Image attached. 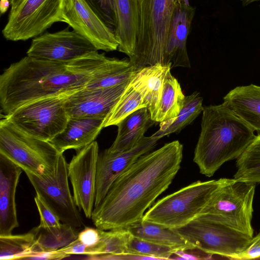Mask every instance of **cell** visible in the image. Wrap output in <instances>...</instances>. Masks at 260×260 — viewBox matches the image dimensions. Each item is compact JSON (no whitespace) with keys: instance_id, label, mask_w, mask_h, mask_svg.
<instances>
[{"instance_id":"4","label":"cell","mask_w":260,"mask_h":260,"mask_svg":"<svg viewBox=\"0 0 260 260\" xmlns=\"http://www.w3.org/2000/svg\"><path fill=\"white\" fill-rule=\"evenodd\" d=\"M175 0H137L139 26L134 54L129 58L137 71L164 63L166 44Z\"/></svg>"},{"instance_id":"12","label":"cell","mask_w":260,"mask_h":260,"mask_svg":"<svg viewBox=\"0 0 260 260\" xmlns=\"http://www.w3.org/2000/svg\"><path fill=\"white\" fill-rule=\"evenodd\" d=\"M98 51L86 38L66 28L33 38L26 54L44 60L68 63Z\"/></svg>"},{"instance_id":"20","label":"cell","mask_w":260,"mask_h":260,"mask_svg":"<svg viewBox=\"0 0 260 260\" xmlns=\"http://www.w3.org/2000/svg\"><path fill=\"white\" fill-rule=\"evenodd\" d=\"M118 50L131 58L135 50L138 31L137 0H113Z\"/></svg>"},{"instance_id":"15","label":"cell","mask_w":260,"mask_h":260,"mask_svg":"<svg viewBox=\"0 0 260 260\" xmlns=\"http://www.w3.org/2000/svg\"><path fill=\"white\" fill-rule=\"evenodd\" d=\"M159 140L144 136L129 149L112 152L107 149L99 154L94 208L103 200L113 182L141 156L151 151Z\"/></svg>"},{"instance_id":"33","label":"cell","mask_w":260,"mask_h":260,"mask_svg":"<svg viewBox=\"0 0 260 260\" xmlns=\"http://www.w3.org/2000/svg\"><path fill=\"white\" fill-rule=\"evenodd\" d=\"M127 250L129 253L152 256L160 259H170L177 249L162 245L133 236L128 239Z\"/></svg>"},{"instance_id":"24","label":"cell","mask_w":260,"mask_h":260,"mask_svg":"<svg viewBox=\"0 0 260 260\" xmlns=\"http://www.w3.org/2000/svg\"><path fill=\"white\" fill-rule=\"evenodd\" d=\"M125 229L135 237L177 250L196 248L176 229L149 222L143 218L128 225Z\"/></svg>"},{"instance_id":"14","label":"cell","mask_w":260,"mask_h":260,"mask_svg":"<svg viewBox=\"0 0 260 260\" xmlns=\"http://www.w3.org/2000/svg\"><path fill=\"white\" fill-rule=\"evenodd\" d=\"M99 154L98 144L94 141L77 151L68 167L75 203L88 218H91L94 206Z\"/></svg>"},{"instance_id":"37","label":"cell","mask_w":260,"mask_h":260,"mask_svg":"<svg viewBox=\"0 0 260 260\" xmlns=\"http://www.w3.org/2000/svg\"><path fill=\"white\" fill-rule=\"evenodd\" d=\"M89 259H102V260H153L158 259V258L145 255L136 254L132 253H124L119 254H103L96 256H88Z\"/></svg>"},{"instance_id":"32","label":"cell","mask_w":260,"mask_h":260,"mask_svg":"<svg viewBox=\"0 0 260 260\" xmlns=\"http://www.w3.org/2000/svg\"><path fill=\"white\" fill-rule=\"evenodd\" d=\"M99 230L100 240L94 247V255L93 256L129 253L127 243L131 234L126 229Z\"/></svg>"},{"instance_id":"10","label":"cell","mask_w":260,"mask_h":260,"mask_svg":"<svg viewBox=\"0 0 260 260\" xmlns=\"http://www.w3.org/2000/svg\"><path fill=\"white\" fill-rule=\"evenodd\" d=\"M175 229L197 248L228 258L246 248L252 238L203 215Z\"/></svg>"},{"instance_id":"22","label":"cell","mask_w":260,"mask_h":260,"mask_svg":"<svg viewBox=\"0 0 260 260\" xmlns=\"http://www.w3.org/2000/svg\"><path fill=\"white\" fill-rule=\"evenodd\" d=\"M171 68V64L160 63L146 66L138 71L129 82L142 94L151 119L162 93L165 75Z\"/></svg>"},{"instance_id":"21","label":"cell","mask_w":260,"mask_h":260,"mask_svg":"<svg viewBox=\"0 0 260 260\" xmlns=\"http://www.w3.org/2000/svg\"><path fill=\"white\" fill-rule=\"evenodd\" d=\"M239 117L260 132V86L253 84L237 86L223 98V103Z\"/></svg>"},{"instance_id":"35","label":"cell","mask_w":260,"mask_h":260,"mask_svg":"<svg viewBox=\"0 0 260 260\" xmlns=\"http://www.w3.org/2000/svg\"><path fill=\"white\" fill-rule=\"evenodd\" d=\"M85 1L114 30L115 19L113 0Z\"/></svg>"},{"instance_id":"19","label":"cell","mask_w":260,"mask_h":260,"mask_svg":"<svg viewBox=\"0 0 260 260\" xmlns=\"http://www.w3.org/2000/svg\"><path fill=\"white\" fill-rule=\"evenodd\" d=\"M105 121L94 117L70 118L63 131L50 142L61 153L68 149L79 151L94 141Z\"/></svg>"},{"instance_id":"18","label":"cell","mask_w":260,"mask_h":260,"mask_svg":"<svg viewBox=\"0 0 260 260\" xmlns=\"http://www.w3.org/2000/svg\"><path fill=\"white\" fill-rule=\"evenodd\" d=\"M22 171L0 153V236L12 234L19 226L15 196Z\"/></svg>"},{"instance_id":"41","label":"cell","mask_w":260,"mask_h":260,"mask_svg":"<svg viewBox=\"0 0 260 260\" xmlns=\"http://www.w3.org/2000/svg\"><path fill=\"white\" fill-rule=\"evenodd\" d=\"M10 7H11V4L9 0H1L0 11L1 15L5 13Z\"/></svg>"},{"instance_id":"11","label":"cell","mask_w":260,"mask_h":260,"mask_svg":"<svg viewBox=\"0 0 260 260\" xmlns=\"http://www.w3.org/2000/svg\"><path fill=\"white\" fill-rule=\"evenodd\" d=\"M68 167V164L62 154L52 174L39 177L29 173L25 174L36 194L57 215L61 223L77 230L84 223L70 191Z\"/></svg>"},{"instance_id":"7","label":"cell","mask_w":260,"mask_h":260,"mask_svg":"<svg viewBox=\"0 0 260 260\" xmlns=\"http://www.w3.org/2000/svg\"><path fill=\"white\" fill-rule=\"evenodd\" d=\"M256 183L228 179L216 189L203 215L253 237V201Z\"/></svg>"},{"instance_id":"23","label":"cell","mask_w":260,"mask_h":260,"mask_svg":"<svg viewBox=\"0 0 260 260\" xmlns=\"http://www.w3.org/2000/svg\"><path fill=\"white\" fill-rule=\"evenodd\" d=\"M155 122L147 108L135 111L117 125L116 138L108 149L112 152H117L131 149Z\"/></svg>"},{"instance_id":"1","label":"cell","mask_w":260,"mask_h":260,"mask_svg":"<svg viewBox=\"0 0 260 260\" xmlns=\"http://www.w3.org/2000/svg\"><path fill=\"white\" fill-rule=\"evenodd\" d=\"M183 145L178 140L141 156L111 184L91 219L101 230L125 228L167 190L180 169Z\"/></svg>"},{"instance_id":"38","label":"cell","mask_w":260,"mask_h":260,"mask_svg":"<svg viewBox=\"0 0 260 260\" xmlns=\"http://www.w3.org/2000/svg\"><path fill=\"white\" fill-rule=\"evenodd\" d=\"M78 239L87 247L96 245L100 240V235L98 229L85 227L78 235Z\"/></svg>"},{"instance_id":"43","label":"cell","mask_w":260,"mask_h":260,"mask_svg":"<svg viewBox=\"0 0 260 260\" xmlns=\"http://www.w3.org/2000/svg\"><path fill=\"white\" fill-rule=\"evenodd\" d=\"M243 6H247L254 2L260 1V0H240Z\"/></svg>"},{"instance_id":"5","label":"cell","mask_w":260,"mask_h":260,"mask_svg":"<svg viewBox=\"0 0 260 260\" xmlns=\"http://www.w3.org/2000/svg\"><path fill=\"white\" fill-rule=\"evenodd\" d=\"M226 179L193 182L158 200L142 218L172 229L181 228L204 214L215 191Z\"/></svg>"},{"instance_id":"36","label":"cell","mask_w":260,"mask_h":260,"mask_svg":"<svg viewBox=\"0 0 260 260\" xmlns=\"http://www.w3.org/2000/svg\"><path fill=\"white\" fill-rule=\"evenodd\" d=\"M258 258H260V232L252 238L246 248L229 259H251Z\"/></svg>"},{"instance_id":"9","label":"cell","mask_w":260,"mask_h":260,"mask_svg":"<svg viewBox=\"0 0 260 260\" xmlns=\"http://www.w3.org/2000/svg\"><path fill=\"white\" fill-rule=\"evenodd\" d=\"M64 0H22L10 11L2 30L4 38L12 41H26L42 34L56 22H64Z\"/></svg>"},{"instance_id":"25","label":"cell","mask_w":260,"mask_h":260,"mask_svg":"<svg viewBox=\"0 0 260 260\" xmlns=\"http://www.w3.org/2000/svg\"><path fill=\"white\" fill-rule=\"evenodd\" d=\"M138 71L129 59L106 56L98 66L85 88L107 87L131 81Z\"/></svg>"},{"instance_id":"17","label":"cell","mask_w":260,"mask_h":260,"mask_svg":"<svg viewBox=\"0 0 260 260\" xmlns=\"http://www.w3.org/2000/svg\"><path fill=\"white\" fill-rule=\"evenodd\" d=\"M196 8L175 0L164 54V64L171 67L190 68L186 42L194 16Z\"/></svg>"},{"instance_id":"40","label":"cell","mask_w":260,"mask_h":260,"mask_svg":"<svg viewBox=\"0 0 260 260\" xmlns=\"http://www.w3.org/2000/svg\"><path fill=\"white\" fill-rule=\"evenodd\" d=\"M195 249L177 250L170 257V259H208L212 255L201 250L195 251Z\"/></svg>"},{"instance_id":"39","label":"cell","mask_w":260,"mask_h":260,"mask_svg":"<svg viewBox=\"0 0 260 260\" xmlns=\"http://www.w3.org/2000/svg\"><path fill=\"white\" fill-rule=\"evenodd\" d=\"M58 250L70 256L72 254H84L87 256L93 255L92 247H87L78 238L66 246L58 249Z\"/></svg>"},{"instance_id":"27","label":"cell","mask_w":260,"mask_h":260,"mask_svg":"<svg viewBox=\"0 0 260 260\" xmlns=\"http://www.w3.org/2000/svg\"><path fill=\"white\" fill-rule=\"evenodd\" d=\"M31 230L35 235L36 245L30 257L42 252L61 249L77 239L78 235L77 229L62 223L59 226L45 229L38 226Z\"/></svg>"},{"instance_id":"16","label":"cell","mask_w":260,"mask_h":260,"mask_svg":"<svg viewBox=\"0 0 260 260\" xmlns=\"http://www.w3.org/2000/svg\"><path fill=\"white\" fill-rule=\"evenodd\" d=\"M131 81L107 87L84 88L69 95L65 107L70 118L106 119Z\"/></svg>"},{"instance_id":"34","label":"cell","mask_w":260,"mask_h":260,"mask_svg":"<svg viewBox=\"0 0 260 260\" xmlns=\"http://www.w3.org/2000/svg\"><path fill=\"white\" fill-rule=\"evenodd\" d=\"M34 201L40 216L39 227L47 229L61 225L59 217L39 195L36 194Z\"/></svg>"},{"instance_id":"28","label":"cell","mask_w":260,"mask_h":260,"mask_svg":"<svg viewBox=\"0 0 260 260\" xmlns=\"http://www.w3.org/2000/svg\"><path fill=\"white\" fill-rule=\"evenodd\" d=\"M204 109L203 98L195 91L185 96L183 106L177 116L172 119L160 122L159 129L152 136L160 139L172 133H178L190 124Z\"/></svg>"},{"instance_id":"2","label":"cell","mask_w":260,"mask_h":260,"mask_svg":"<svg viewBox=\"0 0 260 260\" xmlns=\"http://www.w3.org/2000/svg\"><path fill=\"white\" fill-rule=\"evenodd\" d=\"M104 57L96 51L64 63L27 55L12 63L0 76L2 114L36 100L84 88Z\"/></svg>"},{"instance_id":"8","label":"cell","mask_w":260,"mask_h":260,"mask_svg":"<svg viewBox=\"0 0 260 260\" xmlns=\"http://www.w3.org/2000/svg\"><path fill=\"white\" fill-rule=\"evenodd\" d=\"M71 94L36 100L16 109L8 115L1 114L15 127L33 137L50 141L65 128L70 117L65 107Z\"/></svg>"},{"instance_id":"26","label":"cell","mask_w":260,"mask_h":260,"mask_svg":"<svg viewBox=\"0 0 260 260\" xmlns=\"http://www.w3.org/2000/svg\"><path fill=\"white\" fill-rule=\"evenodd\" d=\"M168 70L164 81L162 93L152 119L161 122L176 118L181 111L185 96L177 79Z\"/></svg>"},{"instance_id":"3","label":"cell","mask_w":260,"mask_h":260,"mask_svg":"<svg viewBox=\"0 0 260 260\" xmlns=\"http://www.w3.org/2000/svg\"><path fill=\"white\" fill-rule=\"evenodd\" d=\"M193 161L212 176L225 162L237 159L254 140V130L223 103L204 107Z\"/></svg>"},{"instance_id":"44","label":"cell","mask_w":260,"mask_h":260,"mask_svg":"<svg viewBox=\"0 0 260 260\" xmlns=\"http://www.w3.org/2000/svg\"><path fill=\"white\" fill-rule=\"evenodd\" d=\"M184 3L187 5H190L189 3V0H183Z\"/></svg>"},{"instance_id":"29","label":"cell","mask_w":260,"mask_h":260,"mask_svg":"<svg viewBox=\"0 0 260 260\" xmlns=\"http://www.w3.org/2000/svg\"><path fill=\"white\" fill-rule=\"evenodd\" d=\"M35 245L32 230L23 234L0 236V259H28L34 254Z\"/></svg>"},{"instance_id":"30","label":"cell","mask_w":260,"mask_h":260,"mask_svg":"<svg viewBox=\"0 0 260 260\" xmlns=\"http://www.w3.org/2000/svg\"><path fill=\"white\" fill-rule=\"evenodd\" d=\"M234 179L260 183V133L237 159Z\"/></svg>"},{"instance_id":"6","label":"cell","mask_w":260,"mask_h":260,"mask_svg":"<svg viewBox=\"0 0 260 260\" xmlns=\"http://www.w3.org/2000/svg\"><path fill=\"white\" fill-rule=\"evenodd\" d=\"M0 153L25 173L39 177L53 173L63 154L49 141L22 132L3 117L0 121Z\"/></svg>"},{"instance_id":"13","label":"cell","mask_w":260,"mask_h":260,"mask_svg":"<svg viewBox=\"0 0 260 260\" xmlns=\"http://www.w3.org/2000/svg\"><path fill=\"white\" fill-rule=\"evenodd\" d=\"M62 13L65 23L98 50L118 49L114 30L85 0H64Z\"/></svg>"},{"instance_id":"45","label":"cell","mask_w":260,"mask_h":260,"mask_svg":"<svg viewBox=\"0 0 260 260\" xmlns=\"http://www.w3.org/2000/svg\"><path fill=\"white\" fill-rule=\"evenodd\" d=\"M259 8H260V6H259Z\"/></svg>"},{"instance_id":"31","label":"cell","mask_w":260,"mask_h":260,"mask_svg":"<svg viewBox=\"0 0 260 260\" xmlns=\"http://www.w3.org/2000/svg\"><path fill=\"white\" fill-rule=\"evenodd\" d=\"M147 108L142 94L129 83L105 119L104 127L117 125L136 110Z\"/></svg>"},{"instance_id":"42","label":"cell","mask_w":260,"mask_h":260,"mask_svg":"<svg viewBox=\"0 0 260 260\" xmlns=\"http://www.w3.org/2000/svg\"><path fill=\"white\" fill-rule=\"evenodd\" d=\"M11 4L10 11L14 10L22 1V0H9Z\"/></svg>"}]
</instances>
